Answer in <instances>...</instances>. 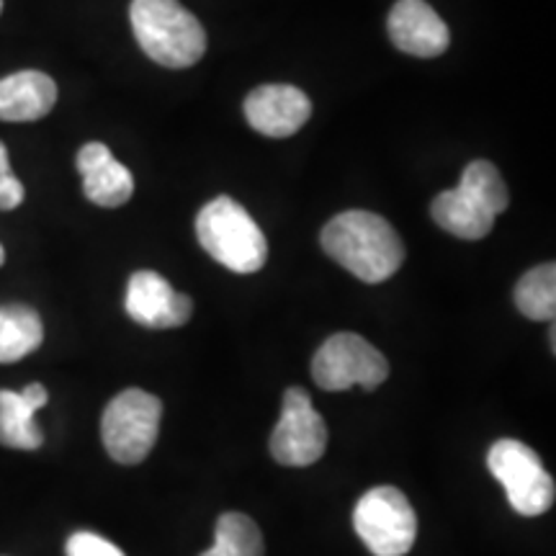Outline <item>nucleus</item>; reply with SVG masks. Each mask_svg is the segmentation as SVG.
Returning <instances> with one entry per match:
<instances>
[{
    "label": "nucleus",
    "mask_w": 556,
    "mask_h": 556,
    "mask_svg": "<svg viewBox=\"0 0 556 556\" xmlns=\"http://www.w3.org/2000/svg\"><path fill=\"white\" fill-rule=\"evenodd\" d=\"M323 250L364 283L392 278L405 261V245L397 229L374 212H343L323 229Z\"/></svg>",
    "instance_id": "f257e3e1"
},
{
    "label": "nucleus",
    "mask_w": 556,
    "mask_h": 556,
    "mask_svg": "<svg viewBox=\"0 0 556 556\" xmlns=\"http://www.w3.org/2000/svg\"><path fill=\"white\" fill-rule=\"evenodd\" d=\"M129 21L142 52L157 65L184 70L204 58V26L178 0H131Z\"/></svg>",
    "instance_id": "f03ea898"
},
{
    "label": "nucleus",
    "mask_w": 556,
    "mask_h": 556,
    "mask_svg": "<svg viewBox=\"0 0 556 556\" xmlns=\"http://www.w3.org/2000/svg\"><path fill=\"white\" fill-rule=\"evenodd\" d=\"M201 248L235 274H255L266 266L268 242L248 208L229 197H217L197 217Z\"/></svg>",
    "instance_id": "7ed1b4c3"
},
{
    "label": "nucleus",
    "mask_w": 556,
    "mask_h": 556,
    "mask_svg": "<svg viewBox=\"0 0 556 556\" xmlns=\"http://www.w3.org/2000/svg\"><path fill=\"white\" fill-rule=\"evenodd\" d=\"M163 402L144 389H124L109 402L101 417V438L114 462L142 464L157 443Z\"/></svg>",
    "instance_id": "20e7f679"
},
{
    "label": "nucleus",
    "mask_w": 556,
    "mask_h": 556,
    "mask_svg": "<svg viewBox=\"0 0 556 556\" xmlns=\"http://www.w3.org/2000/svg\"><path fill=\"white\" fill-rule=\"evenodd\" d=\"M492 477L505 486L507 503L518 516L536 518L552 510L556 486L536 451L516 438H503L486 454Z\"/></svg>",
    "instance_id": "39448f33"
},
{
    "label": "nucleus",
    "mask_w": 556,
    "mask_h": 556,
    "mask_svg": "<svg viewBox=\"0 0 556 556\" xmlns=\"http://www.w3.org/2000/svg\"><path fill=\"white\" fill-rule=\"evenodd\" d=\"M353 528L374 556H405L415 546L417 516L397 486H374L356 503Z\"/></svg>",
    "instance_id": "423d86ee"
},
{
    "label": "nucleus",
    "mask_w": 556,
    "mask_h": 556,
    "mask_svg": "<svg viewBox=\"0 0 556 556\" xmlns=\"http://www.w3.org/2000/svg\"><path fill=\"white\" fill-rule=\"evenodd\" d=\"M389 377V364L366 338L356 332H338L319 345L312 358V379L325 392H345L351 387H381Z\"/></svg>",
    "instance_id": "0eeeda50"
},
{
    "label": "nucleus",
    "mask_w": 556,
    "mask_h": 556,
    "mask_svg": "<svg viewBox=\"0 0 556 556\" xmlns=\"http://www.w3.org/2000/svg\"><path fill=\"white\" fill-rule=\"evenodd\" d=\"M328 448V426L312 405L302 387H291L283 394L281 420L270 435V456L281 467H309Z\"/></svg>",
    "instance_id": "6e6552de"
},
{
    "label": "nucleus",
    "mask_w": 556,
    "mask_h": 556,
    "mask_svg": "<svg viewBox=\"0 0 556 556\" xmlns=\"http://www.w3.org/2000/svg\"><path fill=\"white\" fill-rule=\"evenodd\" d=\"M127 315L150 330L180 328L191 319L193 302L155 270H137L127 287Z\"/></svg>",
    "instance_id": "1a4fd4ad"
},
{
    "label": "nucleus",
    "mask_w": 556,
    "mask_h": 556,
    "mask_svg": "<svg viewBox=\"0 0 556 556\" xmlns=\"http://www.w3.org/2000/svg\"><path fill=\"white\" fill-rule=\"evenodd\" d=\"M387 31L400 52L422 60L441 58L451 45L448 26L426 0H397L389 11Z\"/></svg>",
    "instance_id": "9d476101"
},
{
    "label": "nucleus",
    "mask_w": 556,
    "mask_h": 556,
    "mask_svg": "<svg viewBox=\"0 0 556 556\" xmlns=\"http://www.w3.org/2000/svg\"><path fill=\"white\" fill-rule=\"evenodd\" d=\"M245 116L255 131L283 139L296 135L309 122L312 101L296 86L270 83V86H258L248 96Z\"/></svg>",
    "instance_id": "9b49d317"
},
{
    "label": "nucleus",
    "mask_w": 556,
    "mask_h": 556,
    "mask_svg": "<svg viewBox=\"0 0 556 556\" xmlns=\"http://www.w3.org/2000/svg\"><path fill=\"white\" fill-rule=\"evenodd\" d=\"M75 165H78L83 176V191H86L88 201H93L96 206L119 208L135 193V176L111 155L106 144H83Z\"/></svg>",
    "instance_id": "f8f14e48"
},
{
    "label": "nucleus",
    "mask_w": 556,
    "mask_h": 556,
    "mask_svg": "<svg viewBox=\"0 0 556 556\" xmlns=\"http://www.w3.org/2000/svg\"><path fill=\"white\" fill-rule=\"evenodd\" d=\"M58 103V86L39 70H21L0 78V119L37 122Z\"/></svg>",
    "instance_id": "ddd939ff"
},
{
    "label": "nucleus",
    "mask_w": 556,
    "mask_h": 556,
    "mask_svg": "<svg viewBox=\"0 0 556 556\" xmlns=\"http://www.w3.org/2000/svg\"><path fill=\"white\" fill-rule=\"evenodd\" d=\"M430 214H433L438 227L462 240L486 238L497 219V214L477 193L464 189V186L438 193L433 204H430Z\"/></svg>",
    "instance_id": "4468645a"
},
{
    "label": "nucleus",
    "mask_w": 556,
    "mask_h": 556,
    "mask_svg": "<svg viewBox=\"0 0 556 556\" xmlns=\"http://www.w3.org/2000/svg\"><path fill=\"white\" fill-rule=\"evenodd\" d=\"M45 340V325L37 309L26 304L0 307V364H16L37 351Z\"/></svg>",
    "instance_id": "2eb2a0df"
},
{
    "label": "nucleus",
    "mask_w": 556,
    "mask_h": 556,
    "mask_svg": "<svg viewBox=\"0 0 556 556\" xmlns=\"http://www.w3.org/2000/svg\"><path fill=\"white\" fill-rule=\"evenodd\" d=\"M34 409L21 392L0 389V443L16 451H37L45 443V433L34 422Z\"/></svg>",
    "instance_id": "dca6fc26"
},
{
    "label": "nucleus",
    "mask_w": 556,
    "mask_h": 556,
    "mask_svg": "<svg viewBox=\"0 0 556 556\" xmlns=\"http://www.w3.org/2000/svg\"><path fill=\"white\" fill-rule=\"evenodd\" d=\"M516 307L523 317L536 319V323H554L556 315V266L531 268L520 276L516 287Z\"/></svg>",
    "instance_id": "f3484780"
},
{
    "label": "nucleus",
    "mask_w": 556,
    "mask_h": 556,
    "mask_svg": "<svg viewBox=\"0 0 556 556\" xmlns=\"http://www.w3.org/2000/svg\"><path fill=\"white\" fill-rule=\"evenodd\" d=\"M263 533L258 523L245 513H225L217 520L214 546L199 556H263Z\"/></svg>",
    "instance_id": "a211bd4d"
},
{
    "label": "nucleus",
    "mask_w": 556,
    "mask_h": 556,
    "mask_svg": "<svg viewBox=\"0 0 556 556\" xmlns=\"http://www.w3.org/2000/svg\"><path fill=\"white\" fill-rule=\"evenodd\" d=\"M458 186L477 193V197L495 214H503L507 204H510V193H507L503 176H500V170L492 163H486V160H475V163H469L462 173V184Z\"/></svg>",
    "instance_id": "6ab92c4d"
},
{
    "label": "nucleus",
    "mask_w": 556,
    "mask_h": 556,
    "mask_svg": "<svg viewBox=\"0 0 556 556\" xmlns=\"http://www.w3.org/2000/svg\"><path fill=\"white\" fill-rule=\"evenodd\" d=\"M67 556H124V552L111 541L101 539L99 533L78 531L67 539Z\"/></svg>",
    "instance_id": "aec40b11"
},
{
    "label": "nucleus",
    "mask_w": 556,
    "mask_h": 556,
    "mask_svg": "<svg viewBox=\"0 0 556 556\" xmlns=\"http://www.w3.org/2000/svg\"><path fill=\"white\" fill-rule=\"evenodd\" d=\"M24 201V184L13 176L11 157L5 144L0 142V212H11Z\"/></svg>",
    "instance_id": "412c9836"
},
{
    "label": "nucleus",
    "mask_w": 556,
    "mask_h": 556,
    "mask_svg": "<svg viewBox=\"0 0 556 556\" xmlns=\"http://www.w3.org/2000/svg\"><path fill=\"white\" fill-rule=\"evenodd\" d=\"M21 397L29 402L34 409H41L47 405V402H50V392H47V389L41 384H29L24 389V392H21Z\"/></svg>",
    "instance_id": "4be33fe9"
},
{
    "label": "nucleus",
    "mask_w": 556,
    "mask_h": 556,
    "mask_svg": "<svg viewBox=\"0 0 556 556\" xmlns=\"http://www.w3.org/2000/svg\"><path fill=\"white\" fill-rule=\"evenodd\" d=\"M3 263H5V250L0 245V266H3Z\"/></svg>",
    "instance_id": "5701e85b"
},
{
    "label": "nucleus",
    "mask_w": 556,
    "mask_h": 556,
    "mask_svg": "<svg viewBox=\"0 0 556 556\" xmlns=\"http://www.w3.org/2000/svg\"><path fill=\"white\" fill-rule=\"evenodd\" d=\"M0 13H3V0H0Z\"/></svg>",
    "instance_id": "b1692460"
}]
</instances>
